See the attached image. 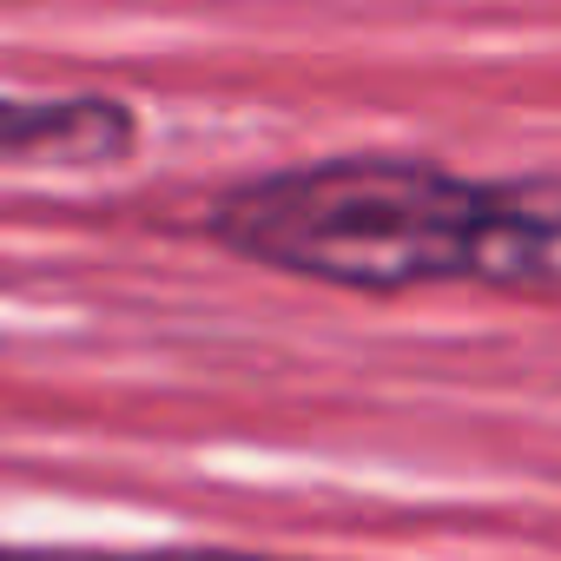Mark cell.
I'll use <instances>...</instances> for the list:
<instances>
[{"instance_id": "cell-1", "label": "cell", "mask_w": 561, "mask_h": 561, "mask_svg": "<svg viewBox=\"0 0 561 561\" xmlns=\"http://www.w3.org/2000/svg\"><path fill=\"white\" fill-rule=\"evenodd\" d=\"M211 231L244 257L351 291L548 285L561 291V198L495 192L403 159H337L238 185Z\"/></svg>"}, {"instance_id": "cell-2", "label": "cell", "mask_w": 561, "mask_h": 561, "mask_svg": "<svg viewBox=\"0 0 561 561\" xmlns=\"http://www.w3.org/2000/svg\"><path fill=\"white\" fill-rule=\"evenodd\" d=\"M133 119L119 100H0V159L93 165L126 152Z\"/></svg>"}, {"instance_id": "cell-3", "label": "cell", "mask_w": 561, "mask_h": 561, "mask_svg": "<svg viewBox=\"0 0 561 561\" xmlns=\"http://www.w3.org/2000/svg\"><path fill=\"white\" fill-rule=\"evenodd\" d=\"M0 561H264V554H225V548H146V554H113V548H0Z\"/></svg>"}]
</instances>
